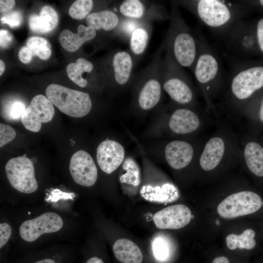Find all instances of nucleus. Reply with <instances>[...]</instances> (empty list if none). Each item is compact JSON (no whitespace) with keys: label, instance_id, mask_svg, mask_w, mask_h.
Returning a JSON list of instances; mask_svg holds the SVG:
<instances>
[{"label":"nucleus","instance_id":"1","mask_svg":"<svg viewBox=\"0 0 263 263\" xmlns=\"http://www.w3.org/2000/svg\"><path fill=\"white\" fill-rule=\"evenodd\" d=\"M215 130L204 136L195 169L201 179L215 178L238 165L242 166L237 128L227 118L216 120Z\"/></svg>","mask_w":263,"mask_h":263},{"label":"nucleus","instance_id":"2","mask_svg":"<svg viewBox=\"0 0 263 263\" xmlns=\"http://www.w3.org/2000/svg\"><path fill=\"white\" fill-rule=\"evenodd\" d=\"M218 111L236 121L244 106L263 90V58L238 59L231 57Z\"/></svg>","mask_w":263,"mask_h":263},{"label":"nucleus","instance_id":"3","mask_svg":"<svg viewBox=\"0 0 263 263\" xmlns=\"http://www.w3.org/2000/svg\"><path fill=\"white\" fill-rule=\"evenodd\" d=\"M199 52L192 72L199 86L207 113L216 120L221 117L217 108L225 89L227 74L219 57L201 32H197Z\"/></svg>","mask_w":263,"mask_h":263},{"label":"nucleus","instance_id":"4","mask_svg":"<svg viewBox=\"0 0 263 263\" xmlns=\"http://www.w3.org/2000/svg\"><path fill=\"white\" fill-rule=\"evenodd\" d=\"M177 3L213 34L225 39L235 24L252 12L241 0H192Z\"/></svg>","mask_w":263,"mask_h":263},{"label":"nucleus","instance_id":"5","mask_svg":"<svg viewBox=\"0 0 263 263\" xmlns=\"http://www.w3.org/2000/svg\"><path fill=\"white\" fill-rule=\"evenodd\" d=\"M170 18L165 45L166 56L178 66L192 71L199 52L198 37L183 19L176 1L172 2Z\"/></svg>","mask_w":263,"mask_h":263},{"label":"nucleus","instance_id":"6","mask_svg":"<svg viewBox=\"0 0 263 263\" xmlns=\"http://www.w3.org/2000/svg\"><path fill=\"white\" fill-rule=\"evenodd\" d=\"M228 41L232 52L240 59L263 58V16L239 21L231 29Z\"/></svg>","mask_w":263,"mask_h":263},{"label":"nucleus","instance_id":"7","mask_svg":"<svg viewBox=\"0 0 263 263\" xmlns=\"http://www.w3.org/2000/svg\"><path fill=\"white\" fill-rule=\"evenodd\" d=\"M163 88L171 99L181 106L198 107L196 92L182 68L169 57L162 62Z\"/></svg>","mask_w":263,"mask_h":263},{"label":"nucleus","instance_id":"8","mask_svg":"<svg viewBox=\"0 0 263 263\" xmlns=\"http://www.w3.org/2000/svg\"><path fill=\"white\" fill-rule=\"evenodd\" d=\"M46 95L62 113L74 117H81L91 111L92 104L88 93L73 90L57 84H50Z\"/></svg>","mask_w":263,"mask_h":263},{"label":"nucleus","instance_id":"9","mask_svg":"<svg viewBox=\"0 0 263 263\" xmlns=\"http://www.w3.org/2000/svg\"><path fill=\"white\" fill-rule=\"evenodd\" d=\"M216 120L206 108L183 106L174 110L169 119L170 130L178 135L198 134Z\"/></svg>","mask_w":263,"mask_h":263},{"label":"nucleus","instance_id":"10","mask_svg":"<svg viewBox=\"0 0 263 263\" xmlns=\"http://www.w3.org/2000/svg\"><path fill=\"white\" fill-rule=\"evenodd\" d=\"M239 188L229 194L218 205L217 212L222 218L233 219L254 213L263 204L261 196L255 192Z\"/></svg>","mask_w":263,"mask_h":263},{"label":"nucleus","instance_id":"11","mask_svg":"<svg viewBox=\"0 0 263 263\" xmlns=\"http://www.w3.org/2000/svg\"><path fill=\"white\" fill-rule=\"evenodd\" d=\"M5 169L10 184L19 191L31 193L37 190L34 165L26 154L10 159Z\"/></svg>","mask_w":263,"mask_h":263},{"label":"nucleus","instance_id":"12","mask_svg":"<svg viewBox=\"0 0 263 263\" xmlns=\"http://www.w3.org/2000/svg\"><path fill=\"white\" fill-rule=\"evenodd\" d=\"M204 137L197 138L193 142L175 140L168 143L165 149V156L169 166L177 170L186 169L191 165L195 168Z\"/></svg>","mask_w":263,"mask_h":263},{"label":"nucleus","instance_id":"13","mask_svg":"<svg viewBox=\"0 0 263 263\" xmlns=\"http://www.w3.org/2000/svg\"><path fill=\"white\" fill-rule=\"evenodd\" d=\"M163 61L155 60L143 72L145 80L138 97L139 107L144 110L151 109L159 102L162 94V85L160 78L162 77Z\"/></svg>","mask_w":263,"mask_h":263},{"label":"nucleus","instance_id":"14","mask_svg":"<svg viewBox=\"0 0 263 263\" xmlns=\"http://www.w3.org/2000/svg\"><path fill=\"white\" fill-rule=\"evenodd\" d=\"M55 109L51 101L42 94L34 96L23 113L21 121L24 127L31 132L40 131L42 123L51 121Z\"/></svg>","mask_w":263,"mask_h":263},{"label":"nucleus","instance_id":"15","mask_svg":"<svg viewBox=\"0 0 263 263\" xmlns=\"http://www.w3.org/2000/svg\"><path fill=\"white\" fill-rule=\"evenodd\" d=\"M63 225V220L57 214L46 212L37 218L24 221L20 226L19 233L24 241L32 242L43 234L58 231Z\"/></svg>","mask_w":263,"mask_h":263},{"label":"nucleus","instance_id":"16","mask_svg":"<svg viewBox=\"0 0 263 263\" xmlns=\"http://www.w3.org/2000/svg\"><path fill=\"white\" fill-rule=\"evenodd\" d=\"M69 169L74 180L78 185L91 187L96 181L97 168L91 156L85 150H79L72 155Z\"/></svg>","mask_w":263,"mask_h":263},{"label":"nucleus","instance_id":"17","mask_svg":"<svg viewBox=\"0 0 263 263\" xmlns=\"http://www.w3.org/2000/svg\"><path fill=\"white\" fill-rule=\"evenodd\" d=\"M192 214L190 209L182 204L169 206L154 214L153 220L156 226L161 229H178L188 225Z\"/></svg>","mask_w":263,"mask_h":263},{"label":"nucleus","instance_id":"18","mask_svg":"<svg viewBox=\"0 0 263 263\" xmlns=\"http://www.w3.org/2000/svg\"><path fill=\"white\" fill-rule=\"evenodd\" d=\"M125 156L123 147L118 142L112 140L102 142L96 150V159L102 171L111 174L122 163Z\"/></svg>","mask_w":263,"mask_h":263},{"label":"nucleus","instance_id":"19","mask_svg":"<svg viewBox=\"0 0 263 263\" xmlns=\"http://www.w3.org/2000/svg\"><path fill=\"white\" fill-rule=\"evenodd\" d=\"M238 118L244 119V127L263 138V90L244 106Z\"/></svg>","mask_w":263,"mask_h":263},{"label":"nucleus","instance_id":"20","mask_svg":"<svg viewBox=\"0 0 263 263\" xmlns=\"http://www.w3.org/2000/svg\"><path fill=\"white\" fill-rule=\"evenodd\" d=\"M93 28L79 25L77 33L75 34L68 29L63 30L59 35V41L62 47L70 52L76 51L85 41L92 40L96 36Z\"/></svg>","mask_w":263,"mask_h":263},{"label":"nucleus","instance_id":"21","mask_svg":"<svg viewBox=\"0 0 263 263\" xmlns=\"http://www.w3.org/2000/svg\"><path fill=\"white\" fill-rule=\"evenodd\" d=\"M58 18L56 11L51 6L45 5L40 11L39 16L31 15L29 18V26L34 32L47 33L57 26Z\"/></svg>","mask_w":263,"mask_h":263},{"label":"nucleus","instance_id":"22","mask_svg":"<svg viewBox=\"0 0 263 263\" xmlns=\"http://www.w3.org/2000/svg\"><path fill=\"white\" fill-rule=\"evenodd\" d=\"M112 64L115 82L121 86L127 84L131 77L133 68L131 55L125 51L116 52L113 56Z\"/></svg>","mask_w":263,"mask_h":263},{"label":"nucleus","instance_id":"23","mask_svg":"<svg viewBox=\"0 0 263 263\" xmlns=\"http://www.w3.org/2000/svg\"><path fill=\"white\" fill-rule=\"evenodd\" d=\"M113 250L116 259L122 263H141L143 254L134 243L127 239L117 240Z\"/></svg>","mask_w":263,"mask_h":263},{"label":"nucleus","instance_id":"24","mask_svg":"<svg viewBox=\"0 0 263 263\" xmlns=\"http://www.w3.org/2000/svg\"><path fill=\"white\" fill-rule=\"evenodd\" d=\"M88 26L95 30L101 29L105 31H111L118 24L117 15L111 10H102L89 14L86 17Z\"/></svg>","mask_w":263,"mask_h":263},{"label":"nucleus","instance_id":"25","mask_svg":"<svg viewBox=\"0 0 263 263\" xmlns=\"http://www.w3.org/2000/svg\"><path fill=\"white\" fill-rule=\"evenodd\" d=\"M255 234V232L250 228L246 229L239 234L234 233L228 234L225 237L226 245L230 250L252 249L256 244Z\"/></svg>","mask_w":263,"mask_h":263},{"label":"nucleus","instance_id":"26","mask_svg":"<svg viewBox=\"0 0 263 263\" xmlns=\"http://www.w3.org/2000/svg\"><path fill=\"white\" fill-rule=\"evenodd\" d=\"M93 64L87 59L80 57L75 63H71L66 67L69 78L79 86L84 88L87 84L86 79L82 77L83 73H90L93 70Z\"/></svg>","mask_w":263,"mask_h":263},{"label":"nucleus","instance_id":"27","mask_svg":"<svg viewBox=\"0 0 263 263\" xmlns=\"http://www.w3.org/2000/svg\"><path fill=\"white\" fill-rule=\"evenodd\" d=\"M27 46L34 56L42 60H47L52 54L51 47L45 38L39 37H31L26 41Z\"/></svg>","mask_w":263,"mask_h":263},{"label":"nucleus","instance_id":"28","mask_svg":"<svg viewBox=\"0 0 263 263\" xmlns=\"http://www.w3.org/2000/svg\"><path fill=\"white\" fill-rule=\"evenodd\" d=\"M26 105L19 99H14L5 103L1 108V115L5 120L9 121H18L26 109Z\"/></svg>","mask_w":263,"mask_h":263},{"label":"nucleus","instance_id":"29","mask_svg":"<svg viewBox=\"0 0 263 263\" xmlns=\"http://www.w3.org/2000/svg\"><path fill=\"white\" fill-rule=\"evenodd\" d=\"M149 35L146 29L143 27L135 29L131 34L130 47L131 51L135 55L142 54L146 49Z\"/></svg>","mask_w":263,"mask_h":263},{"label":"nucleus","instance_id":"30","mask_svg":"<svg viewBox=\"0 0 263 263\" xmlns=\"http://www.w3.org/2000/svg\"><path fill=\"white\" fill-rule=\"evenodd\" d=\"M120 13L124 17L140 19L143 17L145 7L139 0H125L122 2L119 8Z\"/></svg>","mask_w":263,"mask_h":263},{"label":"nucleus","instance_id":"31","mask_svg":"<svg viewBox=\"0 0 263 263\" xmlns=\"http://www.w3.org/2000/svg\"><path fill=\"white\" fill-rule=\"evenodd\" d=\"M93 6L92 0H77L73 2L69 9V14L71 18L81 19L90 14Z\"/></svg>","mask_w":263,"mask_h":263},{"label":"nucleus","instance_id":"32","mask_svg":"<svg viewBox=\"0 0 263 263\" xmlns=\"http://www.w3.org/2000/svg\"><path fill=\"white\" fill-rule=\"evenodd\" d=\"M155 258L160 261L166 260L169 255V249L167 242L161 237H157L152 243Z\"/></svg>","mask_w":263,"mask_h":263},{"label":"nucleus","instance_id":"33","mask_svg":"<svg viewBox=\"0 0 263 263\" xmlns=\"http://www.w3.org/2000/svg\"><path fill=\"white\" fill-rule=\"evenodd\" d=\"M21 13L18 11H14L4 15L0 18L2 24H7L11 28L19 26L22 22Z\"/></svg>","mask_w":263,"mask_h":263},{"label":"nucleus","instance_id":"34","mask_svg":"<svg viewBox=\"0 0 263 263\" xmlns=\"http://www.w3.org/2000/svg\"><path fill=\"white\" fill-rule=\"evenodd\" d=\"M16 136V132L11 126L2 123L0 124V147L13 140Z\"/></svg>","mask_w":263,"mask_h":263},{"label":"nucleus","instance_id":"35","mask_svg":"<svg viewBox=\"0 0 263 263\" xmlns=\"http://www.w3.org/2000/svg\"><path fill=\"white\" fill-rule=\"evenodd\" d=\"M12 233L10 226L6 223L0 224V248H1L7 242Z\"/></svg>","mask_w":263,"mask_h":263},{"label":"nucleus","instance_id":"36","mask_svg":"<svg viewBox=\"0 0 263 263\" xmlns=\"http://www.w3.org/2000/svg\"><path fill=\"white\" fill-rule=\"evenodd\" d=\"M33 56L32 51L27 46L21 47L18 54L20 61L24 64L29 63Z\"/></svg>","mask_w":263,"mask_h":263},{"label":"nucleus","instance_id":"37","mask_svg":"<svg viewBox=\"0 0 263 263\" xmlns=\"http://www.w3.org/2000/svg\"><path fill=\"white\" fill-rule=\"evenodd\" d=\"M248 7L251 12L256 11L263 15V0H241Z\"/></svg>","mask_w":263,"mask_h":263},{"label":"nucleus","instance_id":"38","mask_svg":"<svg viewBox=\"0 0 263 263\" xmlns=\"http://www.w3.org/2000/svg\"><path fill=\"white\" fill-rule=\"evenodd\" d=\"M12 35L7 30H0V45L2 48H7L12 41Z\"/></svg>","mask_w":263,"mask_h":263},{"label":"nucleus","instance_id":"39","mask_svg":"<svg viewBox=\"0 0 263 263\" xmlns=\"http://www.w3.org/2000/svg\"><path fill=\"white\" fill-rule=\"evenodd\" d=\"M15 1L13 0H0V11L3 12L12 9L15 5Z\"/></svg>","mask_w":263,"mask_h":263},{"label":"nucleus","instance_id":"40","mask_svg":"<svg viewBox=\"0 0 263 263\" xmlns=\"http://www.w3.org/2000/svg\"><path fill=\"white\" fill-rule=\"evenodd\" d=\"M212 263H230V262L226 257L219 256L215 258Z\"/></svg>","mask_w":263,"mask_h":263},{"label":"nucleus","instance_id":"41","mask_svg":"<svg viewBox=\"0 0 263 263\" xmlns=\"http://www.w3.org/2000/svg\"><path fill=\"white\" fill-rule=\"evenodd\" d=\"M85 263H104L100 258L96 256L92 257L86 261Z\"/></svg>","mask_w":263,"mask_h":263},{"label":"nucleus","instance_id":"42","mask_svg":"<svg viewBox=\"0 0 263 263\" xmlns=\"http://www.w3.org/2000/svg\"><path fill=\"white\" fill-rule=\"evenodd\" d=\"M5 64L4 62L0 60V75H1L3 73L4 70H5Z\"/></svg>","mask_w":263,"mask_h":263}]
</instances>
